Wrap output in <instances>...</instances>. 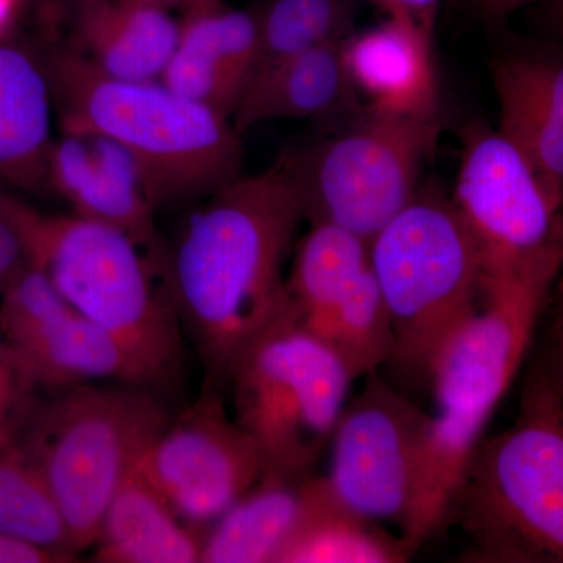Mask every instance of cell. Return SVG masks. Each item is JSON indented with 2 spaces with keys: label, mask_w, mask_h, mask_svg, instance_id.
I'll use <instances>...</instances> for the list:
<instances>
[{
  "label": "cell",
  "mask_w": 563,
  "mask_h": 563,
  "mask_svg": "<svg viewBox=\"0 0 563 563\" xmlns=\"http://www.w3.org/2000/svg\"><path fill=\"white\" fill-rule=\"evenodd\" d=\"M38 395L0 333V446L16 439Z\"/></svg>",
  "instance_id": "28"
},
{
  "label": "cell",
  "mask_w": 563,
  "mask_h": 563,
  "mask_svg": "<svg viewBox=\"0 0 563 563\" xmlns=\"http://www.w3.org/2000/svg\"><path fill=\"white\" fill-rule=\"evenodd\" d=\"M385 18L409 22L435 38L443 0H373Z\"/></svg>",
  "instance_id": "30"
},
{
  "label": "cell",
  "mask_w": 563,
  "mask_h": 563,
  "mask_svg": "<svg viewBox=\"0 0 563 563\" xmlns=\"http://www.w3.org/2000/svg\"><path fill=\"white\" fill-rule=\"evenodd\" d=\"M0 333L38 393L91 383L151 388L120 342L31 262L0 292Z\"/></svg>",
  "instance_id": "13"
},
{
  "label": "cell",
  "mask_w": 563,
  "mask_h": 563,
  "mask_svg": "<svg viewBox=\"0 0 563 563\" xmlns=\"http://www.w3.org/2000/svg\"><path fill=\"white\" fill-rule=\"evenodd\" d=\"M63 132L96 133L139 165L155 210L203 201L242 176V133L231 118L161 80H122L79 52L43 57Z\"/></svg>",
  "instance_id": "3"
},
{
  "label": "cell",
  "mask_w": 563,
  "mask_h": 563,
  "mask_svg": "<svg viewBox=\"0 0 563 563\" xmlns=\"http://www.w3.org/2000/svg\"><path fill=\"white\" fill-rule=\"evenodd\" d=\"M561 269L483 276L476 306L433 355L428 383L437 413L426 429L412 512L402 532L413 551L446 521L466 463L525 361Z\"/></svg>",
  "instance_id": "2"
},
{
  "label": "cell",
  "mask_w": 563,
  "mask_h": 563,
  "mask_svg": "<svg viewBox=\"0 0 563 563\" xmlns=\"http://www.w3.org/2000/svg\"><path fill=\"white\" fill-rule=\"evenodd\" d=\"M80 55L122 80H161L180 24L168 7L147 0H74Z\"/></svg>",
  "instance_id": "20"
},
{
  "label": "cell",
  "mask_w": 563,
  "mask_h": 563,
  "mask_svg": "<svg viewBox=\"0 0 563 563\" xmlns=\"http://www.w3.org/2000/svg\"><path fill=\"white\" fill-rule=\"evenodd\" d=\"M551 376H553L555 385H558L559 391L563 396V340L555 339V350L553 361L550 366Z\"/></svg>",
  "instance_id": "35"
},
{
  "label": "cell",
  "mask_w": 563,
  "mask_h": 563,
  "mask_svg": "<svg viewBox=\"0 0 563 563\" xmlns=\"http://www.w3.org/2000/svg\"><path fill=\"white\" fill-rule=\"evenodd\" d=\"M306 477L266 473L202 540L203 563H277L306 510Z\"/></svg>",
  "instance_id": "22"
},
{
  "label": "cell",
  "mask_w": 563,
  "mask_h": 563,
  "mask_svg": "<svg viewBox=\"0 0 563 563\" xmlns=\"http://www.w3.org/2000/svg\"><path fill=\"white\" fill-rule=\"evenodd\" d=\"M451 202L476 243L483 276L563 265V207L498 129H470Z\"/></svg>",
  "instance_id": "10"
},
{
  "label": "cell",
  "mask_w": 563,
  "mask_h": 563,
  "mask_svg": "<svg viewBox=\"0 0 563 563\" xmlns=\"http://www.w3.org/2000/svg\"><path fill=\"white\" fill-rule=\"evenodd\" d=\"M228 380L233 418L261 446L266 473L312 476L355 380L339 352L285 307L236 358Z\"/></svg>",
  "instance_id": "8"
},
{
  "label": "cell",
  "mask_w": 563,
  "mask_h": 563,
  "mask_svg": "<svg viewBox=\"0 0 563 563\" xmlns=\"http://www.w3.org/2000/svg\"><path fill=\"white\" fill-rule=\"evenodd\" d=\"M55 102L43 57L0 38V188L49 191Z\"/></svg>",
  "instance_id": "18"
},
{
  "label": "cell",
  "mask_w": 563,
  "mask_h": 563,
  "mask_svg": "<svg viewBox=\"0 0 563 563\" xmlns=\"http://www.w3.org/2000/svg\"><path fill=\"white\" fill-rule=\"evenodd\" d=\"M27 263L24 240L3 202V188H0V292Z\"/></svg>",
  "instance_id": "29"
},
{
  "label": "cell",
  "mask_w": 563,
  "mask_h": 563,
  "mask_svg": "<svg viewBox=\"0 0 563 563\" xmlns=\"http://www.w3.org/2000/svg\"><path fill=\"white\" fill-rule=\"evenodd\" d=\"M540 0H481L484 9L493 16L504 18L507 14L515 13V11L526 9V7H533Z\"/></svg>",
  "instance_id": "34"
},
{
  "label": "cell",
  "mask_w": 563,
  "mask_h": 563,
  "mask_svg": "<svg viewBox=\"0 0 563 563\" xmlns=\"http://www.w3.org/2000/svg\"><path fill=\"white\" fill-rule=\"evenodd\" d=\"M184 9L161 81L232 120L257 66V14L222 0H187Z\"/></svg>",
  "instance_id": "16"
},
{
  "label": "cell",
  "mask_w": 563,
  "mask_h": 563,
  "mask_svg": "<svg viewBox=\"0 0 563 563\" xmlns=\"http://www.w3.org/2000/svg\"><path fill=\"white\" fill-rule=\"evenodd\" d=\"M344 41V40H343ZM325 44L255 74L232 114L240 133L269 121H342L362 107L342 44Z\"/></svg>",
  "instance_id": "19"
},
{
  "label": "cell",
  "mask_w": 563,
  "mask_h": 563,
  "mask_svg": "<svg viewBox=\"0 0 563 563\" xmlns=\"http://www.w3.org/2000/svg\"><path fill=\"white\" fill-rule=\"evenodd\" d=\"M147 2H154L158 3V5L169 7L173 5V3H181V5H184L187 0H147Z\"/></svg>",
  "instance_id": "37"
},
{
  "label": "cell",
  "mask_w": 563,
  "mask_h": 563,
  "mask_svg": "<svg viewBox=\"0 0 563 563\" xmlns=\"http://www.w3.org/2000/svg\"><path fill=\"white\" fill-rule=\"evenodd\" d=\"M303 484L306 510L277 563H401L415 554L402 536L344 506L324 476Z\"/></svg>",
  "instance_id": "23"
},
{
  "label": "cell",
  "mask_w": 563,
  "mask_h": 563,
  "mask_svg": "<svg viewBox=\"0 0 563 563\" xmlns=\"http://www.w3.org/2000/svg\"><path fill=\"white\" fill-rule=\"evenodd\" d=\"M49 191L73 213L113 225L131 235L165 276L163 242L146 181L131 154L96 133L63 132L52 144Z\"/></svg>",
  "instance_id": "14"
},
{
  "label": "cell",
  "mask_w": 563,
  "mask_h": 563,
  "mask_svg": "<svg viewBox=\"0 0 563 563\" xmlns=\"http://www.w3.org/2000/svg\"><path fill=\"white\" fill-rule=\"evenodd\" d=\"M369 262L395 336L390 363L428 383L440 344L479 299L476 243L451 199L420 191L369 242Z\"/></svg>",
  "instance_id": "7"
},
{
  "label": "cell",
  "mask_w": 563,
  "mask_h": 563,
  "mask_svg": "<svg viewBox=\"0 0 563 563\" xmlns=\"http://www.w3.org/2000/svg\"><path fill=\"white\" fill-rule=\"evenodd\" d=\"M255 14L258 57L254 76L285 58L346 40L354 32L357 3L355 0H269Z\"/></svg>",
  "instance_id": "27"
},
{
  "label": "cell",
  "mask_w": 563,
  "mask_h": 563,
  "mask_svg": "<svg viewBox=\"0 0 563 563\" xmlns=\"http://www.w3.org/2000/svg\"><path fill=\"white\" fill-rule=\"evenodd\" d=\"M306 220L291 154L203 199L168 244L165 280L211 385L287 307L284 263Z\"/></svg>",
  "instance_id": "1"
},
{
  "label": "cell",
  "mask_w": 563,
  "mask_h": 563,
  "mask_svg": "<svg viewBox=\"0 0 563 563\" xmlns=\"http://www.w3.org/2000/svg\"><path fill=\"white\" fill-rule=\"evenodd\" d=\"M342 55L355 91L368 106L402 117L439 118L433 36L409 22L385 18L352 32L343 41Z\"/></svg>",
  "instance_id": "17"
},
{
  "label": "cell",
  "mask_w": 563,
  "mask_h": 563,
  "mask_svg": "<svg viewBox=\"0 0 563 563\" xmlns=\"http://www.w3.org/2000/svg\"><path fill=\"white\" fill-rule=\"evenodd\" d=\"M203 536L174 514L139 473H133L103 514L92 561L106 563L201 562Z\"/></svg>",
  "instance_id": "21"
},
{
  "label": "cell",
  "mask_w": 563,
  "mask_h": 563,
  "mask_svg": "<svg viewBox=\"0 0 563 563\" xmlns=\"http://www.w3.org/2000/svg\"><path fill=\"white\" fill-rule=\"evenodd\" d=\"M498 131L563 207V44H523L492 66Z\"/></svg>",
  "instance_id": "15"
},
{
  "label": "cell",
  "mask_w": 563,
  "mask_h": 563,
  "mask_svg": "<svg viewBox=\"0 0 563 563\" xmlns=\"http://www.w3.org/2000/svg\"><path fill=\"white\" fill-rule=\"evenodd\" d=\"M439 118L402 117L368 103L306 154H291L306 220L372 242L420 192Z\"/></svg>",
  "instance_id": "9"
},
{
  "label": "cell",
  "mask_w": 563,
  "mask_h": 563,
  "mask_svg": "<svg viewBox=\"0 0 563 563\" xmlns=\"http://www.w3.org/2000/svg\"><path fill=\"white\" fill-rule=\"evenodd\" d=\"M558 291H559V310H558V329H555V339L563 340V265L561 273L558 276Z\"/></svg>",
  "instance_id": "36"
},
{
  "label": "cell",
  "mask_w": 563,
  "mask_h": 563,
  "mask_svg": "<svg viewBox=\"0 0 563 563\" xmlns=\"http://www.w3.org/2000/svg\"><path fill=\"white\" fill-rule=\"evenodd\" d=\"M451 515L465 562L563 563V396L550 368L526 384L514 424L474 448Z\"/></svg>",
  "instance_id": "5"
},
{
  "label": "cell",
  "mask_w": 563,
  "mask_h": 563,
  "mask_svg": "<svg viewBox=\"0 0 563 563\" xmlns=\"http://www.w3.org/2000/svg\"><path fill=\"white\" fill-rule=\"evenodd\" d=\"M172 420L162 393L141 385L40 393L16 439L49 485L77 554L91 550L111 499Z\"/></svg>",
  "instance_id": "6"
},
{
  "label": "cell",
  "mask_w": 563,
  "mask_h": 563,
  "mask_svg": "<svg viewBox=\"0 0 563 563\" xmlns=\"http://www.w3.org/2000/svg\"><path fill=\"white\" fill-rule=\"evenodd\" d=\"M29 262L106 329L158 393L184 369L185 333L162 269L128 233L79 214L47 213L3 190Z\"/></svg>",
  "instance_id": "4"
},
{
  "label": "cell",
  "mask_w": 563,
  "mask_h": 563,
  "mask_svg": "<svg viewBox=\"0 0 563 563\" xmlns=\"http://www.w3.org/2000/svg\"><path fill=\"white\" fill-rule=\"evenodd\" d=\"M135 472L185 525L201 532L265 476L266 462L210 387L163 429Z\"/></svg>",
  "instance_id": "12"
},
{
  "label": "cell",
  "mask_w": 563,
  "mask_h": 563,
  "mask_svg": "<svg viewBox=\"0 0 563 563\" xmlns=\"http://www.w3.org/2000/svg\"><path fill=\"white\" fill-rule=\"evenodd\" d=\"M309 332L339 352L355 379L390 363L395 336L372 266Z\"/></svg>",
  "instance_id": "26"
},
{
  "label": "cell",
  "mask_w": 563,
  "mask_h": 563,
  "mask_svg": "<svg viewBox=\"0 0 563 563\" xmlns=\"http://www.w3.org/2000/svg\"><path fill=\"white\" fill-rule=\"evenodd\" d=\"M344 406L331 440L325 481L355 514L406 529L431 413L377 373Z\"/></svg>",
  "instance_id": "11"
},
{
  "label": "cell",
  "mask_w": 563,
  "mask_h": 563,
  "mask_svg": "<svg viewBox=\"0 0 563 563\" xmlns=\"http://www.w3.org/2000/svg\"><path fill=\"white\" fill-rule=\"evenodd\" d=\"M533 9L550 38L563 44V0H540Z\"/></svg>",
  "instance_id": "32"
},
{
  "label": "cell",
  "mask_w": 563,
  "mask_h": 563,
  "mask_svg": "<svg viewBox=\"0 0 563 563\" xmlns=\"http://www.w3.org/2000/svg\"><path fill=\"white\" fill-rule=\"evenodd\" d=\"M69 559L0 533V563H60Z\"/></svg>",
  "instance_id": "31"
},
{
  "label": "cell",
  "mask_w": 563,
  "mask_h": 563,
  "mask_svg": "<svg viewBox=\"0 0 563 563\" xmlns=\"http://www.w3.org/2000/svg\"><path fill=\"white\" fill-rule=\"evenodd\" d=\"M0 533L76 561L60 507L18 439L0 446Z\"/></svg>",
  "instance_id": "25"
},
{
  "label": "cell",
  "mask_w": 563,
  "mask_h": 563,
  "mask_svg": "<svg viewBox=\"0 0 563 563\" xmlns=\"http://www.w3.org/2000/svg\"><path fill=\"white\" fill-rule=\"evenodd\" d=\"M25 0H0V38L11 36L18 16L21 14Z\"/></svg>",
  "instance_id": "33"
},
{
  "label": "cell",
  "mask_w": 563,
  "mask_h": 563,
  "mask_svg": "<svg viewBox=\"0 0 563 563\" xmlns=\"http://www.w3.org/2000/svg\"><path fill=\"white\" fill-rule=\"evenodd\" d=\"M369 266V242L339 225L314 222L299 242L287 276L288 312L310 331Z\"/></svg>",
  "instance_id": "24"
}]
</instances>
